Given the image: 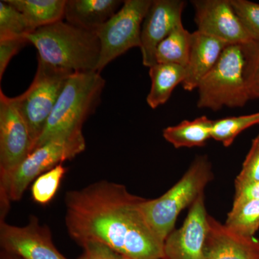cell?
I'll return each instance as SVG.
<instances>
[{
  "instance_id": "obj_1",
  "label": "cell",
  "mask_w": 259,
  "mask_h": 259,
  "mask_svg": "<svg viewBox=\"0 0 259 259\" xmlns=\"http://www.w3.org/2000/svg\"><path fill=\"white\" fill-rule=\"evenodd\" d=\"M144 199L108 181L69 191L65 196L66 229L79 245L97 242L125 259H163L164 243L140 208Z\"/></svg>"
},
{
  "instance_id": "obj_2",
  "label": "cell",
  "mask_w": 259,
  "mask_h": 259,
  "mask_svg": "<svg viewBox=\"0 0 259 259\" xmlns=\"http://www.w3.org/2000/svg\"><path fill=\"white\" fill-rule=\"evenodd\" d=\"M36 48L37 59L69 72L97 71L101 47L95 32L64 20L42 27L26 37Z\"/></svg>"
},
{
  "instance_id": "obj_3",
  "label": "cell",
  "mask_w": 259,
  "mask_h": 259,
  "mask_svg": "<svg viewBox=\"0 0 259 259\" xmlns=\"http://www.w3.org/2000/svg\"><path fill=\"white\" fill-rule=\"evenodd\" d=\"M251 42L231 44L224 49L197 89L199 108L217 111L224 107H243L251 100L248 88Z\"/></svg>"
},
{
  "instance_id": "obj_4",
  "label": "cell",
  "mask_w": 259,
  "mask_h": 259,
  "mask_svg": "<svg viewBox=\"0 0 259 259\" xmlns=\"http://www.w3.org/2000/svg\"><path fill=\"white\" fill-rule=\"evenodd\" d=\"M105 86L97 71L71 75L33 150L51 140L82 133L83 123L101 101Z\"/></svg>"
},
{
  "instance_id": "obj_5",
  "label": "cell",
  "mask_w": 259,
  "mask_h": 259,
  "mask_svg": "<svg viewBox=\"0 0 259 259\" xmlns=\"http://www.w3.org/2000/svg\"><path fill=\"white\" fill-rule=\"evenodd\" d=\"M212 166L207 156H198L184 176L166 193L157 199H145L141 212L153 233L163 243L175 229L180 212L192 205L212 181Z\"/></svg>"
},
{
  "instance_id": "obj_6",
  "label": "cell",
  "mask_w": 259,
  "mask_h": 259,
  "mask_svg": "<svg viewBox=\"0 0 259 259\" xmlns=\"http://www.w3.org/2000/svg\"><path fill=\"white\" fill-rule=\"evenodd\" d=\"M85 148L83 133L51 140L33 150L9 175L0 177L1 220L8 212L10 202L21 199L32 181L63 162L73 159Z\"/></svg>"
},
{
  "instance_id": "obj_7",
  "label": "cell",
  "mask_w": 259,
  "mask_h": 259,
  "mask_svg": "<svg viewBox=\"0 0 259 259\" xmlns=\"http://www.w3.org/2000/svg\"><path fill=\"white\" fill-rule=\"evenodd\" d=\"M72 74L37 59V71L31 84L25 93L13 97L15 106L28 125L33 149L61 92Z\"/></svg>"
},
{
  "instance_id": "obj_8",
  "label": "cell",
  "mask_w": 259,
  "mask_h": 259,
  "mask_svg": "<svg viewBox=\"0 0 259 259\" xmlns=\"http://www.w3.org/2000/svg\"><path fill=\"white\" fill-rule=\"evenodd\" d=\"M152 0H125L120 9L95 32L101 47L97 72L130 49L141 47V27Z\"/></svg>"
},
{
  "instance_id": "obj_9",
  "label": "cell",
  "mask_w": 259,
  "mask_h": 259,
  "mask_svg": "<svg viewBox=\"0 0 259 259\" xmlns=\"http://www.w3.org/2000/svg\"><path fill=\"white\" fill-rule=\"evenodd\" d=\"M33 149L30 131L13 99L0 90V177L9 175Z\"/></svg>"
},
{
  "instance_id": "obj_10",
  "label": "cell",
  "mask_w": 259,
  "mask_h": 259,
  "mask_svg": "<svg viewBox=\"0 0 259 259\" xmlns=\"http://www.w3.org/2000/svg\"><path fill=\"white\" fill-rule=\"evenodd\" d=\"M0 245L3 250L21 259H69L56 248L50 230L31 216L26 226L0 223Z\"/></svg>"
},
{
  "instance_id": "obj_11",
  "label": "cell",
  "mask_w": 259,
  "mask_h": 259,
  "mask_svg": "<svg viewBox=\"0 0 259 259\" xmlns=\"http://www.w3.org/2000/svg\"><path fill=\"white\" fill-rule=\"evenodd\" d=\"M208 231V214L204 193L191 205L182 226L167 237L163 245V259H207L204 244Z\"/></svg>"
},
{
  "instance_id": "obj_12",
  "label": "cell",
  "mask_w": 259,
  "mask_h": 259,
  "mask_svg": "<svg viewBox=\"0 0 259 259\" xmlns=\"http://www.w3.org/2000/svg\"><path fill=\"white\" fill-rule=\"evenodd\" d=\"M197 30L228 44L253 41L231 0H194Z\"/></svg>"
},
{
  "instance_id": "obj_13",
  "label": "cell",
  "mask_w": 259,
  "mask_h": 259,
  "mask_svg": "<svg viewBox=\"0 0 259 259\" xmlns=\"http://www.w3.org/2000/svg\"><path fill=\"white\" fill-rule=\"evenodd\" d=\"M186 3L182 0H152L141 27V49L143 64H156V51L160 44L177 25L182 23Z\"/></svg>"
},
{
  "instance_id": "obj_14",
  "label": "cell",
  "mask_w": 259,
  "mask_h": 259,
  "mask_svg": "<svg viewBox=\"0 0 259 259\" xmlns=\"http://www.w3.org/2000/svg\"><path fill=\"white\" fill-rule=\"evenodd\" d=\"M204 254L207 259H259V239L238 234L208 215Z\"/></svg>"
},
{
  "instance_id": "obj_15",
  "label": "cell",
  "mask_w": 259,
  "mask_h": 259,
  "mask_svg": "<svg viewBox=\"0 0 259 259\" xmlns=\"http://www.w3.org/2000/svg\"><path fill=\"white\" fill-rule=\"evenodd\" d=\"M228 45L231 44L198 30L192 32L190 56L185 67V79L182 83L184 90L188 92L197 90Z\"/></svg>"
},
{
  "instance_id": "obj_16",
  "label": "cell",
  "mask_w": 259,
  "mask_h": 259,
  "mask_svg": "<svg viewBox=\"0 0 259 259\" xmlns=\"http://www.w3.org/2000/svg\"><path fill=\"white\" fill-rule=\"evenodd\" d=\"M123 3L120 0H66L64 19L73 26L95 32Z\"/></svg>"
},
{
  "instance_id": "obj_17",
  "label": "cell",
  "mask_w": 259,
  "mask_h": 259,
  "mask_svg": "<svg viewBox=\"0 0 259 259\" xmlns=\"http://www.w3.org/2000/svg\"><path fill=\"white\" fill-rule=\"evenodd\" d=\"M151 87L146 102L149 107L156 109L164 105L174 90L185 79V66L173 64L157 63L149 68Z\"/></svg>"
},
{
  "instance_id": "obj_18",
  "label": "cell",
  "mask_w": 259,
  "mask_h": 259,
  "mask_svg": "<svg viewBox=\"0 0 259 259\" xmlns=\"http://www.w3.org/2000/svg\"><path fill=\"white\" fill-rule=\"evenodd\" d=\"M213 122L207 116L184 120L163 130V136L176 148L201 147L212 139Z\"/></svg>"
},
{
  "instance_id": "obj_19",
  "label": "cell",
  "mask_w": 259,
  "mask_h": 259,
  "mask_svg": "<svg viewBox=\"0 0 259 259\" xmlns=\"http://www.w3.org/2000/svg\"><path fill=\"white\" fill-rule=\"evenodd\" d=\"M25 15L34 30L64 20L66 0H7Z\"/></svg>"
},
{
  "instance_id": "obj_20",
  "label": "cell",
  "mask_w": 259,
  "mask_h": 259,
  "mask_svg": "<svg viewBox=\"0 0 259 259\" xmlns=\"http://www.w3.org/2000/svg\"><path fill=\"white\" fill-rule=\"evenodd\" d=\"M192 44V33L183 24L177 25L159 44L156 51V62L173 64L186 67Z\"/></svg>"
},
{
  "instance_id": "obj_21",
  "label": "cell",
  "mask_w": 259,
  "mask_h": 259,
  "mask_svg": "<svg viewBox=\"0 0 259 259\" xmlns=\"http://www.w3.org/2000/svg\"><path fill=\"white\" fill-rule=\"evenodd\" d=\"M255 125H259V112L214 120L212 139L222 143L225 147H229L238 135Z\"/></svg>"
},
{
  "instance_id": "obj_22",
  "label": "cell",
  "mask_w": 259,
  "mask_h": 259,
  "mask_svg": "<svg viewBox=\"0 0 259 259\" xmlns=\"http://www.w3.org/2000/svg\"><path fill=\"white\" fill-rule=\"evenodd\" d=\"M225 225L241 236H254L259 229V200L250 201L231 209Z\"/></svg>"
},
{
  "instance_id": "obj_23",
  "label": "cell",
  "mask_w": 259,
  "mask_h": 259,
  "mask_svg": "<svg viewBox=\"0 0 259 259\" xmlns=\"http://www.w3.org/2000/svg\"><path fill=\"white\" fill-rule=\"evenodd\" d=\"M34 31L23 13L7 0L0 1V39L26 37Z\"/></svg>"
},
{
  "instance_id": "obj_24",
  "label": "cell",
  "mask_w": 259,
  "mask_h": 259,
  "mask_svg": "<svg viewBox=\"0 0 259 259\" xmlns=\"http://www.w3.org/2000/svg\"><path fill=\"white\" fill-rule=\"evenodd\" d=\"M66 172V168L61 163L37 177L32 185V199L40 204L50 202L59 190Z\"/></svg>"
},
{
  "instance_id": "obj_25",
  "label": "cell",
  "mask_w": 259,
  "mask_h": 259,
  "mask_svg": "<svg viewBox=\"0 0 259 259\" xmlns=\"http://www.w3.org/2000/svg\"><path fill=\"white\" fill-rule=\"evenodd\" d=\"M252 40L259 42V4L248 0H231Z\"/></svg>"
},
{
  "instance_id": "obj_26",
  "label": "cell",
  "mask_w": 259,
  "mask_h": 259,
  "mask_svg": "<svg viewBox=\"0 0 259 259\" xmlns=\"http://www.w3.org/2000/svg\"><path fill=\"white\" fill-rule=\"evenodd\" d=\"M236 180L239 182H259V134L252 141L241 171Z\"/></svg>"
},
{
  "instance_id": "obj_27",
  "label": "cell",
  "mask_w": 259,
  "mask_h": 259,
  "mask_svg": "<svg viewBox=\"0 0 259 259\" xmlns=\"http://www.w3.org/2000/svg\"><path fill=\"white\" fill-rule=\"evenodd\" d=\"M30 44L27 37H6L0 39V80L13 56Z\"/></svg>"
},
{
  "instance_id": "obj_28",
  "label": "cell",
  "mask_w": 259,
  "mask_h": 259,
  "mask_svg": "<svg viewBox=\"0 0 259 259\" xmlns=\"http://www.w3.org/2000/svg\"><path fill=\"white\" fill-rule=\"evenodd\" d=\"M259 200V182H235V196L232 209L250 201Z\"/></svg>"
},
{
  "instance_id": "obj_29",
  "label": "cell",
  "mask_w": 259,
  "mask_h": 259,
  "mask_svg": "<svg viewBox=\"0 0 259 259\" xmlns=\"http://www.w3.org/2000/svg\"><path fill=\"white\" fill-rule=\"evenodd\" d=\"M248 88L251 100L259 99V42H251L250 47Z\"/></svg>"
},
{
  "instance_id": "obj_30",
  "label": "cell",
  "mask_w": 259,
  "mask_h": 259,
  "mask_svg": "<svg viewBox=\"0 0 259 259\" xmlns=\"http://www.w3.org/2000/svg\"><path fill=\"white\" fill-rule=\"evenodd\" d=\"M81 246L83 253L77 259H125L110 247L97 242H87Z\"/></svg>"
},
{
  "instance_id": "obj_31",
  "label": "cell",
  "mask_w": 259,
  "mask_h": 259,
  "mask_svg": "<svg viewBox=\"0 0 259 259\" xmlns=\"http://www.w3.org/2000/svg\"><path fill=\"white\" fill-rule=\"evenodd\" d=\"M0 259H21L19 258V257L16 256V255L11 254V253H8V252H5L4 250H2L1 252V256H0Z\"/></svg>"
}]
</instances>
